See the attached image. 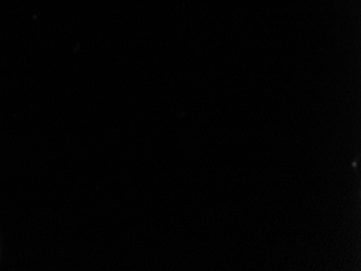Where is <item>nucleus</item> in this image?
Listing matches in <instances>:
<instances>
[]
</instances>
